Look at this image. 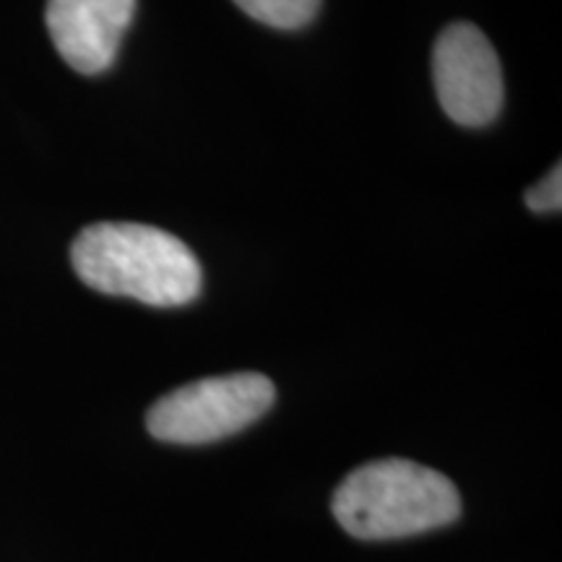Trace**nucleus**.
<instances>
[{"instance_id":"1","label":"nucleus","mask_w":562,"mask_h":562,"mask_svg":"<svg viewBox=\"0 0 562 562\" xmlns=\"http://www.w3.org/2000/svg\"><path fill=\"white\" fill-rule=\"evenodd\" d=\"M70 263L91 290L151 307H180L201 294L195 252L172 232L138 222H97L70 245Z\"/></svg>"},{"instance_id":"2","label":"nucleus","mask_w":562,"mask_h":562,"mask_svg":"<svg viewBox=\"0 0 562 562\" xmlns=\"http://www.w3.org/2000/svg\"><path fill=\"white\" fill-rule=\"evenodd\" d=\"M334 516L357 539H402L453 524L461 495L430 467L383 459L355 469L334 492Z\"/></svg>"},{"instance_id":"3","label":"nucleus","mask_w":562,"mask_h":562,"mask_svg":"<svg viewBox=\"0 0 562 562\" xmlns=\"http://www.w3.org/2000/svg\"><path fill=\"white\" fill-rule=\"evenodd\" d=\"M277 389L261 372H232L180 385L146 414L157 440L203 446L245 430L271 409Z\"/></svg>"},{"instance_id":"4","label":"nucleus","mask_w":562,"mask_h":562,"mask_svg":"<svg viewBox=\"0 0 562 562\" xmlns=\"http://www.w3.org/2000/svg\"><path fill=\"white\" fill-rule=\"evenodd\" d=\"M432 79L440 108L467 128L490 125L503 110V68L480 26L459 24L440 32L432 50Z\"/></svg>"},{"instance_id":"5","label":"nucleus","mask_w":562,"mask_h":562,"mask_svg":"<svg viewBox=\"0 0 562 562\" xmlns=\"http://www.w3.org/2000/svg\"><path fill=\"white\" fill-rule=\"evenodd\" d=\"M138 0H47L45 24L60 58L83 76L104 74L117 58Z\"/></svg>"},{"instance_id":"6","label":"nucleus","mask_w":562,"mask_h":562,"mask_svg":"<svg viewBox=\"0 0 562 562\" xmlns=\"http://www.w3.org/2000/svg\"><path fill=\"white\" fill-rule=\"evenodd\" d=\"M232 3L271 30L294 32L318 16L323 0H232Z\"/></svg>"},{"instance_id":"7","label":"nucleus","mask_w":562,"mask_h":562,"mask_svg":"<svg viewBox=\"0 0 562 562\" xmlns=\"http://www.w3.org/2000/svg\"><path fill=\"white\" fill-rule=\"evenodd\" d=\"M526 206L537 214H552L562 209V167L554 165L537 186L526 191Z\"/></svg>"}]
</instances>
